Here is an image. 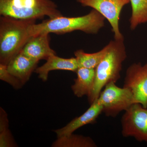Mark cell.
<instances>
[{
    "label": "cell",
    "instance_id": "1",
    "mask_svg": "<svg viewBox=\"0 0 147 147\" xmlns=\"http://www.w3.org/2000/svg\"><path fill=\"white\" fill-rule=\"evenodd\" d=\"M105 18L97 11L92 9L86 14L78 17L63 16L48 18L38 24H34L29 27L31 36L43 34H65L81 31L87 34H97L105 26Z\"/></svg>",
    "mask_w": 147,
    "mask_h": 147
},
{
    "label": "cell",
    "instance_id": "2",
    "mask_svg": "<svg viewBox=\"0 0 147 147\" xmlns=\"http://www.w3.org/2000/svg\"><path fill=\"white\" fill-rule=\"evenodd\" d=\"M34 19H19L9 16L0 18V63L7 65L20 53L32 37L29 27Z\"/></svg>",
    "mask_w": 147,
    "mask_h": 147
},
{
    "label": "cell",
    "instance_id": "3",
    "mask_svg": "<svg viewBox=\"0 0 147 147\" xmlns=\"http://www.w3.org/2000/svg\"><path fill=\"white\" fill-rule=\"evenodd\" d=\"M108 53L96 67L94 85L88 96L90 104L98 99L102 89L110 83H116L121 78L123 62L126 59L124 39L110 40Z\"/></svg>",
    "mask_w": 147,
    "mask_h": 147
},
{
    "label": "cell",
    "instance_id": "4",
    "mask_svg": "<svg viewBox=\"0 0 147 147\" xmlns=\"http://www.w3.org/2000/svg\"><path fill=\"white\" fill-rule=\"evenodd\" d=\"M0 15L19 19H42L63 16L52 0H0Z\"/></svg>",
    "mask_w": 147,
    "mask_h": 147
},
{
    "label": "cell",
    "instance_id": "5",
    "mask_svg": "<svg viewBox=\"0 0 147 147\" xmlns=\"http://www.w3.org/2000/svg\"><path fill=\"white\" fill-rule=\"evenodd\" d=\"M115 84L110 82L106 85L97 99L103 107L102 113L107 117H115L135 103L131 91L125 87L120 88Z\"/></svg>",
    "mask_w": 147,
    "mask_h": 147
},
{
    "label": "cell",
    "instance_id": "6",
    "mask_svg": "<svg viewBox=\"0 0 147 147\" xmlns=\"http://www.w3.org/2000/svg\"><path fill=\"white\" fill-rule=\"evenodd\" d=\"M121 122L123 137L147 142V108L140 103L132 104L125 111Z\"/></svg>",
    "mask_w": 147,
    "mask_h": 147
},
{
    "label": "cell",
    "instance_id": "7",
    "mask_svg": "<svg viewBox=\"0 0 147 147\" xmlns=\"http://www.w3.org/2000/svg\"><path fill=\"white\" fill-rule=\"evenodd\" d=\"M84 7H91L97 11L108 20L114 34V38L124 39L119 28L121 12L129 0H77Z\"/></svg>",
    "mask_w": 147,
    "mask_h": 147
},
{
    "label": "cell",
    "instance_id": "8",
    "mask_svg": "<svg viewBox=\"0 0 147 147\" xmlns=\"http://www.w3.org/2000/svg\"><path fill=\"white\" fill-rule=\"evenodd\" d=\"M123 87L127 88L134 96L135 103L147 108V63H134L127 68Z\"/></svg>",
    "mask_w": 147,
    "mask_h": 147
},
{
    "label": "cell",
    "instance_id": "9",
    "mask_svg": "<svg viewBox=\"0 0 147 147\" xmlns=\"http://www.w3.org/2000/svg\"><path fill=\"white\" fill-rule=\"evenodd\" d=\"M102 112L103 107L97 99L90 104V108L81 116L73 119L65 126L53 131L57 134V138L68 136L86 125L94 123Z\"/></svg>",
    "mask_w": 147,
    "mask_h": 147
},
{
    "label": "cell",
    "instance_id": "10",
    "mask_svg": "<svg viewBox=\"0 0 147 147\" xmlns=\"http://www.w3.org/2000/svg\"><path fill=\"white\" fill-rule=\"evenodd\" d=\"M49 34L45 33L32 36L21 51L28 57L39 61L47 60L51 55H56L50 47Z\"/></svg>",
    "mask_w": 147,
    "mask_h": 147
},
{
    "label": "cell",
    "instance_id": "11",
    "mask_svg": "<svg viewBox=\"0 0 147 147\" xmlns=\"http://www.w3.org/2000/svg\"><path fill=\"white\" fill-rule=\"evenodd\" d=\"M79 68L76 58L65 59L60 57L56 55L50 56L46 62L41 66L37 67L34 72L38 77L45 82L48 79V74L53 70H66L75 72Z\"/></svg>",
    "mask_w": 147,
    "mask_h": 147
},
{
    "label": "cell",
    "instance_id": "12",
    "mask_svg": "<svg viewBox=\"0 0 147 147\" xmlns=\"http://www.w3.org/2000/svg\"><path fill=\"white\" fill-rule=\"evenodd\" d=\"M38 62L27 57L21 52L11 60L7 65V70L24 85L37 68Z\"/></svg>",
    "mask_w": 147,
    "mask_h": 147
},
{
    "label": "cell",
    "instance_id": "13",
    "mask_svg": "<svg viewBox=\"0 0 147 147\" xmlns=\"http://www.w3.org/2000/svg\"><path fill=\"white\" fill-rule=\"evenodd\" d=\"M77 77L71 88L76 97L88 96L94 85L95 69L80 67L76 71Z\"/></svg>",
    "mask_w": 147,
    "mask_h": 147
},
{
    "label": "cell",
    "instance_id": "14",
    "mask_svg": "<svg viewBox=\"0 0 147 147\" xmlns=\"http://www.w3.org/2000/svg\"><path fill=\"white\" fill-rule=\"evenodd\" d=\"M108 43L102 49L96 53H86L83 50H76L74 53L79 67L95 69L108 53L110 48Z\"/></svg>",
    "mask_w": 147,
    "mask_h": 147
},
{
    "label": "cell",
    "instance_id": "15",
    "mask_svg": "<svg viewBox=\"0 0 147 147\" xmlns=\"http://www.w3.org/2000/svg\"><path fill=\"white\" fill-rule=\"evenodd\" d=\"M53 147H96V143L90 137L73 134L57 138L53 142Z\"/></svg>",
    "mask_w": 147,
    "mask_h": 147
},
{
    "label": "cell",
    "instance_id": "16",
    "mask_svg": "<svg viewBox=\"0 0 147 147\" xmlns=\"http://www.w3.org/2000/svg\"><path fill=\"white\" fill-rule=\"evenodd\" d=\"M131 14L129 28L133 31L141 24L147 23V0H129Z\"/></svg>",
    "mask_w": 147,
    "mask_h": 147
},
{
    "label": "cell",
    "instance_id": "17",
    "mask_svg": "<svg viewBox=\"0 0 147 147\" xmlns=\"http://www.w3.org/2000/svg\"><path fill=\"white\" fill-rule=\"evenodd\" d=\"M0 79L8 83L16 90L21 89L24 85L19 79L8 71L7 65L1 63H0Z\"/></svg>",
    "mask_w": 147,
    "mask_h": 147
},
{
    "label": "cell",
    "instance_id": "18",
    "mask_svg": "<svg viewBox=\"0 0 147 147\" xmlns=\"http://www.w3.org/2000/svg\"><path fill=\"white\" fill-rule=\"evenodd\" d=\"M17 146L9 128L0 130V147Z\"/></svg>",
    "mask_w": 147,
    "mask_h": 147
}]
</instances>
